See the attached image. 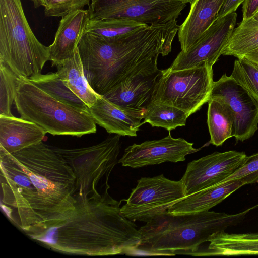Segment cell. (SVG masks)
<instances>
[{
  "instance_id": "16",
  "label": "cell",
  "mask_w": 258,
  "mask_h": 258,
  "mask_svg": "<svg viewBox=\"0 0 258 258\" xmlns=\"http://www.w3.org/2000/svg\"><path fill=\"white\" fill-rule=\"evenodd\" d=\"M88 111L96 124L105 129L109 134L135 137L144 115L126 111L110 101L103 96L98 98Z\"/></svg>"
},
{
  "instance_id": "4",
  "label": "cell",
  "mask_w": 258,
  "mask_h": 258,
  "mask_svg": "<svg viewBox=\"0 0 258 258\" xmlns=\"http://www.w3.org/2000/svg\"><path fill=\"white\" fill-rule=\"evenodd\" d=\"M14 102L21 118L46 133L81 137L96 132V123L88 111L56 99L27 79L21 77Z\"/></svg>"
},
{
  "instance_id": "22",
  "label": "cell",
  "mask_w": 258,
  "mask_h": 258,
  "mask_svg": "<svg viewBox=\"0 0 258 258\" xmlns=\"http://www.w3.org/2000/svg\"><path fill=\"white\" fill-rule=\"evenodd\" d=\"M208 103L209 143L216 146H221L226 140L233 137L234 114L229 106L221 100L211 99Z\"/></svg>"
},
{
  "instance_id": "13",
  "label": "cell",
  "mask_w": 258,
  "mask_h": 258,
  "mask_svg": "<svg viewBox=\"0 0 258 258\" xmlns=\"http://www.w3.org/2000/svg\"><path fill=\"white\" fill-rule=\"evenodd\" d=\"M182 138H174L169 132L167 136L159 140L134 144L124 150L118 163L123 166L138 168L164 162L184 161L187 155L200 150Z\"/></svg>"
},
{
  "instance_id": "23",
  "label": "cell",
  "mask_w": 258,
  "mask_h": 258,
  "mask_svg": "<svg viewBox=\"0 0 258 258\" xmlns=\"http://www.w3.org/2000/svg\"><path fill=\"white\" fill-rule=\"evenodd\" d=\"M258 48V20L242 19L235 28L222 53L237 58Z\"/></svg>"
},
{
  "instance_id": "19",
  "label": "cell",
  "mask_w": 258,
  "mask_h": 258,
  "mask_svg": "<svg viewBox=\"0 0 258 258\" xmlns=\"http://www.w3.org/2000/svg\"><path fill=\"white\" fill-rule=\"evenodd\" d=\"M46 133L22 118L0 116V148L12 153L42 142Z\"/></svg>"
},
{
  "instance_id": "24",
  "label": "cell",
  "mask_w": 258,
  "mask_h": 258,
  "mask_svg": "<svg viewBox=\"0 0 258 258\" xmlns=\"http://www.w3.org/2000/svg\"><path fill=\"white\" fill-rule=\"evenodd\" d=\"M189 116L174 106L151 101L144 110V122L153 127L164 128L169 132L185 126Z\"/></svg>"
},
{
  "instance_id": "1",
  "label": "cell",
  "mask_w": 258,
  "mask_h": 258,
  "mask_svg": "<svg viewBox=\"0 0 258 258\" xmlns=\"http://www.w3.org/2000/svg\"><path fill=\"white\" fill-rule=\"evenodd\" d=\"M1 207L28 234L45 230L76 208L75 175L62 156L42 142L10 153L0 148Z\"/></svg>"
},
{
  "instance_id": "9",
  "label": "cell",
  "mask_w": 258,
  "mask_h": 258,
  "mask_svg": "<svg viewBox=\"0 0 258 258\" xmlns=\"http://www.w3.org/2000/svg\"><path fill=\"white\" fill-rule=\"evenodd\" d=\"M186 3L182 0H91L90 20L120 19L151 25L176 21Z\"/></svg>"
},
{
  "instance_id": "5",
  "label": "cell",
  "mask_w": 258,
  "mask_h": 258,
  "mask_svg": "<svg viewBox=\"0 0 258 258\" xmlns=\"http://www.w3.org/2000/svg\"><path fill=\"white\" fill-rule=\"evenodd\" d=\"M0 60L27 79L41 74L49 60V46L34 34L21 0H0Z\"/></svg>"
},
{
  "instance_id": "26",
  "label": "cell",
  "mask_w": 258,
  "mask_h": 258,
  "mask_svg": "<svg viewBox=\"0 0 258 258\" xmlns=\"http://www.w3.org/2000/svg\"><path fill=\"white\" fill-rule=\"evenodd\" d=\"M149 26L133 21L120 19L89 20L85 32L107 38H116Z\"/></svg>"
},
{
  "instance_id": "31",
  "label": "cell",
  "mask_w": 258,
  "mask_h": 258,
  "mask_svg": "<svg viewBox=\"0 0 258 258\" xmlns=\"http://www.w3.org/2000/svg\"><path fill=\"white\" fill-rule=\"evenodd\" d=\"M244 0H224L216 18H221L235 12Z\"/></svg>"
},
{
  "instance_id": "17",
  "label": "cell",
  "mask_w": 258,
  "mask_h": 258,
  "mask_svg": "<svg viewBox=\"0 0 258 258\" xmlns=\"http://www.w3.org/2000/svg\"><path fill=\"white\" fill-rule=\"evenodd\" d=\"M224 0H195L189 12L179 26L178 37L181 51L186 52L200 39L217 18Z\"/></svg>"
},
{
  "instance_id": "3",
  "label": "cell",
  "mask_w": 258,
  "mask_h": 258,
  "mask_svg": "<svg viewBox=\"0 0 258 258\" xmlns=\"http://www.w3.org/2000/svg\"><path fill=\"white\" fill-rule=\"evenodd\" d=\"M257 206L234 214L206 211L172 215L166 211L139 229L141 241L136 253L199 256L201 245L213 234L239 224Z\"/></svg>"
},
{
  "instance_id": "32",
  "label": "cell",
  "mask_w": 258,
  "mask_h": 258,
  "mask_svg": "<svg viewBox=\"0 0 258 258\" xmlns=\"http://www.w3.org/2000/svg\"><path fill=\"white\" fill-rule=\"evenodd\" d=\"M258 13V0H244L242 3V19L252 17Z\"/></svg>"
},
{
  "instance_id": "7",
  "label": "cell",
  "mask_w": 258,
  "mask_h": 258,
  "mask_svg": "<svg viewBox=\"0 0 258 258\" xmlns=\"http://www.w3.org/2000/svg\"><path fill=\"white\" fill-rule=\"evenodd\" d=\"M120 135L109 137L91 146L64 149L52 147L72 168L76 178L78 193L85 197L99 195L97 187L100 180L109 175L120 152Z\"/></svg>"
},
{
  "instance_id": "6",
  "label": "cell",
  "mask_w": 258,
  "mask_h": 258,
  "mask_svg": "<svg viewBox=\"0 0 258 258\" xmlns=\"http://www.w3.org/2000/svg\"><path fill=\"white\" fill-rule=\"evenodd\" d=\"M214 83L212 67L205 64L180 70H161L151 101L168 104L189 116L210 100Z\"/></svg>"
},
{
  "instance_id": "35",
  "label": "cell",
  "mask_w": 258,
  "mask_h": 258,
  "mask_svg": "<svg viewBox=\"0 0 258 258\" xmlns=\"http://www.w3.org/2000/svg\"><path fill=\"white\" fill-rule=\"evenodd\" d=\"M182 1L186 4L189 3L190 4H192L193 3V2L195 1V0H182Z\"/></svg>"
},
{
  "instance_id": "18",
  "label": "cell",
  "mask_w": 258,
  "mask_h": 258,
  "mask_svg": "<svg viewBox=\"0 0 258 258\" xmlns=\"http://www.w3.org/2000/svg\"><path fill=\"white\" fill-rule=\"evenodd\" d=\"M243 185L238 179L221 182L187 196L170 207L167 212L178 215L209 211Z\"/></svg>"
},
{
  "instance_id": "21",
  "label": "cell",
  "mask_w": 258,
  "mask_h": 258,
  "mask_svg": "<svg viewBox=\"0 0 258 258\" xmlns=\"http://www.w3.org/2000/svg\"><path fill=\"white\" fill-rule=\"evenodd\" d=\"M57 73L64 84L89 108L100 96L91 87L85 75L78 48L70 59L57 63Z\"/></svg>"
},
{
  "instance_id": "15",
  "label": "cell",
  "mask_w": 258,
  "mask_h": 258,
  "mask_svg": "<svg viewBox=\"0 0 258 258\" xmlns=\"http://www.w3.org/2000/svg\"><path fill=\"white\" fill-rule=\"evenodd\" d=\"M89 20L88 9L78 10L61 17L54 41L49 46L52 66L74 55Z\"/></svg>"
},
{
  "instance_id": "10",
  "label": "cell",
  "mask_w": 258,
  "mask_h": 258,
  "mask_svg": "<svg viewBox=\"0 0 258 258\" xmlns=\"http://www.w3.org/2000/svg\"><path fill=\"white\" fill-rule=\"evenodd\" d=\"M247 156L234 150L215 152L188 163L181 179L186 196L220 183L240 168Z\"/></svg>"
},
{
  "instance_id": "14",
  "label": "cell",
  "mask_w": 258,
  "mask_h": 258,
  "mask_svg": "<svg viewBox=\"0 0 258 258\" xmlns=\"http://www.w3.org/2000/svg\"><path fill=\"white\" fill-rule=\"evenodd\" d=\"M157 59L135 71L103 96L126 111L144 115L161 74Z\"/></svg>"
},
{
  "instance_id": "30",
  "label": "cell",
  "mask_w": 258,
  "mask_h": 258,
  "mask_svg": "<svg viewBox=\"0 0 258 258\" xmlns=\"http://www.w3.org/2000/svg\"><path fill=\"white\" fill-rule=\"evenodd\" d=\"M235 179L241 180L244 185L258 182V153L247 156L243 165L221 182Z\"/></svg>"
},
{
  "instance_id": "28",
  "label": "cell",
  "mask_w": 258,
  "mask_h": 258,
  "mask_svg": "<svg viewBox=\"0 0 258 258\" xmlns=\"http://www.w3.org/2000/svg\"><path fill=\"white\" fill-rule=\"evenodd\" d=\"M237 58L230 76L258 101V64L244 57Z\"/></svg>"
},
{
  "instance_id": "34",
  "label": "cell",
  "mask_w": 258,
  "mask_h": 258,
  "mask_svg": "<svg viewBox=\"0 0 258 258\" xmlns=\"http://www.w3.org/2000/svg\"><path fill=\"white\" fill-rule=\"evenodd\" d=\"M34 4L35 8H37L40 6L45 7L48 0H31Z\"/></svg>"
},
{
  "instance_id": "20",
  "label": "cell",
  "mask_w": 258,
  "mask_h": 258,
  "mask_svg": "<svg viewBox=\"0 0 258 258\" xmlns=\"http://www.w3.org/2000/svg\"><path fill=\"white\" fill-rule=\"evenodd\" d=\"M202 256L258 255V233L213 234Z\"/></svg>"
},
{
  "instance_id": "12",
  "label": "cell",
  "mask_w": 258,
  "mask_h": 258,
  "mask_svg": "<svg viewBox=\"0 0 258 258\" xmlns=\"http://www.w3.org/2000/svg\"><path fill=\"white\" fill-rule=\"evenodd\" d=\"M219 99L232 110L235 117L233 137L244 141L258 129V101L231 76L224 74L214 81L210 98Z\"/></svg>"
},
{
  "instance_id": "8",
  "label": "cell",
  "mask_w": 258,
  "mask_h": 258,
  "mask_svg": "<svg viewBox=\"0 0 258 258\" xmlns=\"http://www.w3.org/2000/svg\"><path fill=\"white\" fill-rule=\"evenodd\" d=\"M186 197L181 179L173 181L161 174L142 177L120 208L129 220L149 222L165 213L174 203Z\"/></svg>"
},
{
  "instance_id": "27",
  "label": "cell",
  "mask_w": 258,
  "mask_h": 258,
  "mask_svg": "<svg viewBox=\"0 0 258 258\" xmlns=\"http://www.w3.org/2000/svg\"><path fill=\"white\" fill-rule=\"evenodd\" d=\"M21 79L6 62L0 60V116H13L11 107Z\"/></svg>"
},
{
  "instance_id": "2",
  "label": "cell",
  "mask_w": 258,
  "mask_h": 258,
  "mask_svg": "<svg viewBox=\"0 0 258 258\" xmlns=\"http://www.w3.org/2000/svg\"><path fill=\"white\" fill-rule=\"evenodd\" d=\"M108 189L99 195H77L75 210L45 230L27 234L54 251L68 254L106 256L133 254L141 241L136 225L120 211V202Z\"/></svg>"
},
{
  "instance_id": "33",
  "label": "cell",
  "mask_w": 258,
  "mask_h": 258,
  "mask_svg": "<svg viewBox=\"0 0 258 258\" xmlns=\"http://www.w3.org/2000/svg\"><path fill=\"white\" fill-rule=\"evenodd\" d=\"M244 57L248 60L258 64V48L246 54Z\"/></svg>"
},
{
  "instance_id": "29",
  "label": "cell",
  "mask_w": 258,
  "mask_h": 258,
  "mask_svg": "<svg viewBox=\"0 0 258 258\" xmlns=\"http://www.w3.org/2000/svg\"><path fill=\"white\" fill-rule=\"evenodd\" d=\"M91 0H48L44 14L47 17H62L89 5Z\"/></svg>"
},
{
  "instance_id": "36",
  "label": "cell",
  "mask_w": 258,
  "mask_h": 258,
  "mask_svg": "<svg viewBox=\"0 0 258 258\" xmlns=\"http://www.w3.org/2000/svg\"><path fill=\"white\" fill-rule=\"evenodd\" d=\"M254 19L258 20V13L255 14L253 17Z\"/></svg>"
},
{
  "instance_id": "25",
  "label": "cell",
  "mask_w": 258,
  "mask_h": 258,
  "mask_svg": "<svg viewBox=\"0 0 258 258\" xmlns=\"http://www.w3.org/2000/svg\"><path fill=\"white\" fill-rule=\"evenodd\" d=\"M27 80L56 99L77 108L88 111L87 105L64 84L57 72L40 74Z\"/></svg>"
},
{
  "instance_id": "11",
  "label": "cell",
  "mask_w": 258,
  "mask_h": 258,
  "mask_svg": "<svg viewBox=\"0 0 258 258\" xmlns=\"http://www.w3.org/2000/svg\"><path fill=\"white\" fill-rule=\"evenodd\" d=\"M237 16L235 12L216 18L196 43L178 54L169 68L180 70L205 64L212 67L222 55L235 28Z\"/></svg>"
}]
</instances>
